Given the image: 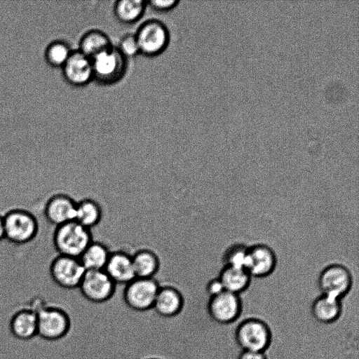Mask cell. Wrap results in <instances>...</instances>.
Returning <instances> with one entry per match:
<instances>
[{"label": "cell", "mask_w": 359, "mask_h": 359, "mask_svg": "<svg viewBox=\"0 0 359 359\" xmlns=\"http://www.w3.org/2000/svg\"><path fill=\"white\" fill-rule=\"evenodd\" d=\"M76 201L70 196L58 193L50 196L44 207L46 220L55 227L74 220Z\"/></svg>", "instance_id": "obj_14"}, {"label": "cell", "mask_w": 359, "mask_h": 359, "mask_svg": "<svg viewBox=\"0 0 359 359\" xmlns=\"http://www.w3.org/2000/svg\"><path fill=\"white\" fill-rule=\"evenodd\" d=\"M110 252L104 243L93 241L79 259L86 271L104 270Z\"/></svg>", "instance_id": "obj_21"}, {"label": "cell", "mask_w": 359, "mask_h": 359, "mask_svg": "<svg viewBox=\"0 0 359 359\" xmlns=\"http://www.w3.org/2000/svg\"><path fill=\"white\" fill-rule=\"evenodd\" d=\"M147 7L143 0H118L114 5V14L121 23L130 25L142 17Z\"/></svg>", "instance_id": "obj_24"}, {"label": "cell", "mask_w": 359, "mask_h": 359, "mask_svg": "<svg viewBox=\"0 0 359 359\" xmlns=\"http://www.w3.org/2000/svg\"><path fill=\"white\" fill-rule=\"evenodd\" d=\"M136 278H156L161 267L158 255L149 248H141L132 254Z\"/></svg>", "instance_id": "obj_19"}, {"label": "cell", "mask_w": 359, "mask_h": 359, "mask_svg": "<svg viewBox=\"0 0 359 359\" xmlns=\"http://www.w3.org/2000/svg\"><path fill=\"white\" fill-rule=\"evenodd\" d=\"M180 1L177 0H151L147 1V6L158 12H168L175 8Z\"/></svg>", "instance_id": "obj_28"}, {"label": "cell", "mask_w": 359, "mask_h": 359, "mask_svg": "<svg viewBox=\"0 0 359 359\" xmlns=\"http://www.w3.org/2000/svg\"><path fill=\"white\" fill-rule=\"evenodd\" d=\"M4 224L3 216L0 215V241L4 239Z\"/></svg>", "instance_id": "obj_31"}, {"label": "cell", "mask_w": 359, "mask_h": 359, "mask_svg": "<svg viewBox=\"0 0 359 359\" xmlns=\"http://www.w3.org/2000/svg\"><path fill=\"white\" fill-rule=\"evenodd\" d=\"M117 285L104 270L86 271L78 287L86 299L101 302L109 299L116 292Z\"/></svg>", "instance_id": "obj_10"}, {"label": "cell", "mask_w": 359, "mask_h": 359, "mask_svg": "<svg viewBox=\"0 0 359 359\" xmlns=\"http://www.w3.org/2000/svg\"><path fill=\"white\" fill-rule=\"evenodd\" d=\"M112 46V43L107 34L99 29H90L84 33L80 39L78 50L92 59Z\"/></svg>", "instance_id": "obj_22"}, {"label": "cell", "mask_w": 359, "mask_h": 359, "mask_svg": "<svg viewBox=\"0 0 359 359\" xmlns=\"http://www.w3.org/2000/svg\"><path fill=\"white\" fill-rule=\"evenodd\" d=\"M103 216L100 204L90 198H84L76 201L74 221L90 229L97 226Z\"/></svg>", "instance_id": "obj_20"}, {"label": "cell", "mask_w": 359, "mask_h": 359, "mask_svg": "<svg viewBox=\"0 0 359 359\" xmlns=\"http://www.w3.org/2000/svg\"><path fill=\"white\" fill-rule=\"evenodd\" d=\"M72 51L67 42L61 40L54 41L48 45L45 50V58L51 67L62 68Z\"/></svg>", "instance_id": "obj_25"}, {"label": "cell", "mask_w": 359, "mask_h": 359, "mask_svg": "<svg viewBox=\"0 0 359 359\" xmlns=\"http://www.w3.org/2000/svg\"><path fill=\"white\" fill-rule=\"evenodd\" d=\"M238 359H266L264 352L242 351Z\"/></svg>", "instance_id": "obj_30"}, {"label": "cell", "mask_w": 359, "mask_h": 359, "mask_svg": "<svg viewBox=\"0 0 359 359\" xmlns=\"http://www.w3.org/2000/svg\"><path fill=\"white\" fill-rule=\"evenodd\" d=\"M248 245L236 243L229 246L223 253V265L245 267Z\"/></svg>", "instance_id": "obj_26"}, {"label": "cell", "mask_w": 359, "mask_h": 359, "mask_svg": "<svg viewBox=\"0 0 359 359\" xmlns=\"http://www.w3.org/2000/svg\"><path fill=\"white\" fill-rule=\"evenodd\" d=\"M208 314L214 323L224 325L236 320L242 309L240 295L223 291L207 300Z\"/></svg>", "instance_id": "obj_9"}, {"label": "cell", "mask_w": 359, "mask_h": 359, "mask_svg": "<svg viewBox=\"0 0 359 359\" xmlns=\"http://www.w3.org/2000/svg\"><path fill=\"white\" fill-rule=\"evenodd\" d=\"M68 319L56 308H44L37 313V335L48 340L62 337L67 331Z\"/></svg>", "instance_id": "obj_13"}, {"label": "cell", "mask_w": 359, "mask_h": 359, "mask_svg": "<svg viewBox=\"0 0 359 359\" xmlns=\"http://www.w3.org/2000/svg\"><path fill=\"white\" fill-rule=\"evenodd\" d=\"M217 278L224 291L240 295L248 288L252 277L245 267L223 265Z\"/></svg>", "instance_id": "obj_17"}, {"label": "cell", "mask_w": 359, "mask_h": 359, "mask_svg": "<svg viewBox=\"0 0 359 359\" xmlns=\"http://www.w3.org/2000/svg\"><path fill=\"white\" fill-rule=\"evenodd\" d=\"M235 339L242 351L264 352L270 345L271 332L263 320L251 318L238 325Z\"/></svg>", "instance_id": "obj_6"}, {"label": "cell", "mask_w": 359, "mask_h": 359, "mask_svg": "<svg viewBox=\"0 0 359 359\" xmlns=\"http://www.w3.org/2000/svg\"><path fill=\"white\" fill-rule=\"evenodd\" d=\"M86 272L79 258L57 255L49 266L50 277L54 285L67 290L79 287Z\"/></svg>", "instance_id": "obj_7"}, {"label": "cell", "mask_w": 359, "mask_h": 359, "mask_svg": "<svg viewBox=\"0 0 359 359\" xmlns=\"http://www.w3.org/2000/svg\"><path fill=\"white\" fill-rule=\"evenodd\" d=\"M141 55L155 57L168 48L170 35L167 26L161 20L149 19L142 23L135 33Z\"/></svg>", "instance_id": "obj_4"}, {"label": "cell", "mask_w": 359, "mask_h": 359, "mask_svg": "<svg viewBox=\"0 0 359 359\" xmlns=\"http://www.w3.org/2000/svg\"><path fill=\"white\" fill-rule=\"evenodd\" d=\"M311 311L313 317L318 322L324 324L332 323L341 316L342 311L341 300L320 294L313 302Z\"/></svg>", "instance_id": "obj_18"}, {"label": "cell", "mask_w": 359, "mask_h": 359, "mask_svg": "<svg viewBox=\"0 0 359 359\" xmlns=\"http://www.w3.org/2000/svg\"><path fill=\"white\" fill-rule=\"evenodd\" d=\"M61 69L66 81L74 86H84L93 80L91 59L78 49L72 52Z\"/></svg>", "instance_id": "obj_12"}, {"label": "cell", "mask_w": 359, "mask_h": 359, "mask_svg": "<svg viewBox=\"0 0 359 359\" xmlns=\"http://www.w3.org/2000/svg\"><path fill=\"white\" fill-rule=\"evenodd\" d=\"M224 291L218 278L209 280L205 286V293L209 297L215 296Z\"/></svg>", "instance_id": "obj_29"}, {"label": "cell", "mask_w": 359, "mask_h": 359, "mask_svg": "<svg viewBox=\"0 0 359 359\" xmlns=\"http://www.w3.org/2000/svg\"><path fill=\"white\" fill-rule=\"evenodd\" d=\"M317 283L321 294L341 300L352 287L353 276L346 266L334 263L320 271Z\"/></svg>", "instance_id": "obj_5"}, {"label": "cell", "mask_w": 359, "mask_h": 359, "mask_svg": "<svg viewBox=\"0 0 359 359\" xmlns=\"http://www.w3.org/2000/svg\"><path fill=\"white\" fill-rule=\"evenodd\" d=\"M159 287L156 278H135L123 286V295L133 309L145 310L154 306Z\"/></svg>", "instance_id": "obj_8"}, {"label": "cell", "mask_w": 359, "mask_h": 359, "mask_svg": "<svg viewBox=\"0 0 359 359\" xmlns=\"http://www.w3.org/2000/svg\"><path fill=\"white\" fill-rule=\"evenodd\" d=\"M276 265V254L269 245L260 243L248 247L245 268L252 278L270 276Z\"/></svg>", "instance_id": "obj_11"}, {"label": "cell", "mask_w": 359, "mask_h": 359, "mask_svg": "<svg viewBox=\"0 0 359 359\" xmlns=\"http://www.w3.org/2000/svg\"><path fill=\"white\" fill-rule=\"evenodd\" d=\"M104 271L119 286H123L136 278L132 254L122 250L110 252Z\"/></svg>", "instance_id": "obj_15"}, {"label": "cell", "mask_w": 359, "mask_h": 359, "mask_svg": "<svg viewBox=\"0 0 359 359\" xmlns=\"http://www.w3.org/2000/svg\"><path fill=\"white\" fill-rule=\"evenodd\" d=\"M4 237L10 242L23 245L32 241L39 231L36 217L27 210L15 208L4 216Z\"/></svg>", "instance_id": "obj_2"}, {"label": "cell", "mask_w": 359, "mask_h": 359, "mask_svg": "<svg viewBox=\"0 0 359 359\" xmlns=\"http://www.w3.org/2000/svg\"><path fill=\"white\" fill-rule=\"evenodd\" d=\"M93 241L91 230L74 220L56 226L53 235V243L58 255L76 258Z\"/></svg>", "instance_id": "obj_1"}, {"label": "cell", "mask_w": 359, "mask_h": 359, "mask_svg": "<svg viewBox=\"0 0 359 359\" xmlns=\"http://www.w3.org/2000/svg\"><path fill=\"white\" fill-rule=\"evenodd\" d=\"M12 334L20 339H29L37 334V314L29 310L18 312L11 321Z\"/></svg>", "instance_id": "obj_23"}, {"label": "cell", "mask_w": 359, "mask_h": 359, "mask_svg": "<svg viewBox=\"0 0 359 359\" xmlns=\"http://www.w3.org/2000/svg\"><path fill=\"white\" fill-rule=\"evenodd\" d=\"M116 48L126 59L140 55L139 46L135 34H127L119 41Z\"/></svg>", "instance_id": "obj_27"}, {"label": "cell", "mask_w": 359, "mask_h": 359, "mask_svg": "<svg viewBox=\"0 0 359 359\" xmlns=\"http://www.w3.org/2000/svg\"><path fill=\"white\" fill-rule=\"evenodd\" d=\"M182 296L179 288L172 283H160L154 309L161 315L171 316L181 309Z\"/></svg>", "instance_id": "obj_16"}, {"label": "cell", "mask_w": 359, "mask_h": 359, "mask_svg": "<svg viewBox=\"0 0 359 359\" xmlns=\"http://www.w3.org/2000/svg\"><path fill=\"white\" fill-rule=\"evenodd\" d=\"M91 61L93 80L100 84H114L126 73L127 59L114 46L93 57Z\"/></svg>", "instance_id": "obj_3"}]
</instances>
